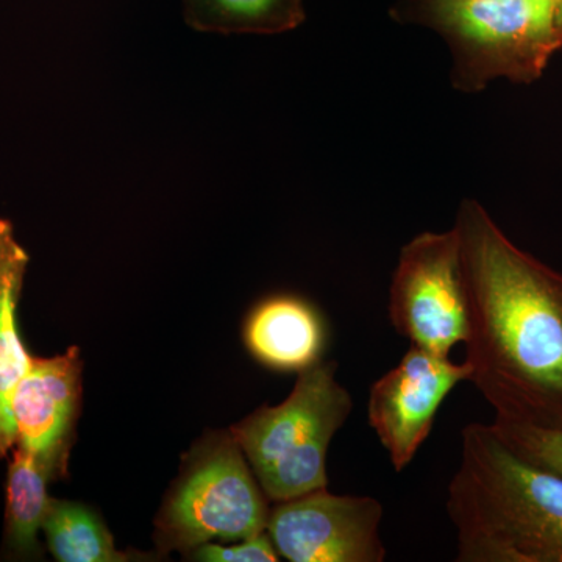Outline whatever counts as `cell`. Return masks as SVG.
Here are the masks:
<instances>
[{
    "instance_id": "cell-1",
    "label": "cell",
    "mask_w": 562,
    "mask_h": 562,
    "mask_svg": "<svg viewBox=\"0 0 562 562\" xmlns=\"http://www.w3.org/2000/svg\"><path fill=\"white\" fill-rule=\"evenodd\" d=\"M460 239L468 299L465 362L495 417L562 428V273L517 247L475 201Z\"/></svg>"
},
{
    "instance_id": "cell-2",
    "label": "cell",
    "mask_w": 562,
    "mask_h": 562,
    "mask_svg": "<svg viewBox=\"0 0 562 562\" xmlns=\"http://www.w3.org/2000/svg\"><path fill=\"white\" fill-rule=\"evenodd\" d=\"M446 508L457 562H562V476L514 453L491 424L461 431Z\"/></svg>"
},
{
    "instance_id": "cell-3",
    "label": "cell",
    "mask_w": 562,
    "mask_h": 562,
    "mask_svg": "<svg viewBox=\"0 0 562 562\" xmlns=\"http://www.w3.org/2000/svg\"><path fill=\"white\" fill-rule=\"evenodd\" d=\"M336 373L338 362L317 361L299 372L286 401L262 405L231 428L269 502L328 486V449L353 412Z\"/></svg>"
},
{
    "instance_id": "cell-4",
    "label": "cell",
    "mask_w": 562,
    "mask_h": 562,
    "mask_svg": "<svg viewBox=\"0 0 562 562\" xmlns=\"http://www.w3.org/2000/svg\"><path fill=\"white\" fill-rule=\"evenodd\" d=\"M269 513V498L231 430L213 431L183 458L155 520V541L165 553L183 554L214 539L243 541L266 531Z\"/></svg>"
},
{
    "instance_id": "cell-5",
    "label": "cell",
    "mask_w": 562,
    "mask_h": 562,
    "mask_svg": "<svg viewBox=\"0 0 562 562\" xmlns=\"http://www.w3.org/2000/svg\"><path fill=\"white\" fill-rule=\"evenodd\" d=\"M431 13L464 79L535 80L562 47V0H443Z\"/></svg>"
},
{
    "instance_id": "cell-6",
    "label": "cell",
    "mask_w": 562,
    "mask_h": 562,
    "mask_svg": "<svg viewBox=\"0 0 562 562\" xmlns=\"http://www.w3.org/2000/svg\"><path fill=\"white\" fill-rule=\"evenodd\" d=\"M387 314L395 331L422 350L450 357L468 338V299L460 239L449 232H425L398 255Z\"/></svg>"
},
{
    "instance_id": "cell-7",
    "label": "cell",
    "mask_w": 562,
    "mask_h": 562,
    "mask_svg": "<svg viewBox=\"0 0 562 562\" xmlns=\"http://www.w3.org/2000/svg\"><path fill=\"white\" fill-rule=\"evenodd\" d=\"M383 505L369 495L324 490L279 502L269 513V538L291 562H383Z\"/></svg>"
},
{
    "instance_id": "cell-8",
    "label": "cell",
    "mask_w": 562,
    "mask_h": 562,
    "mask_svg": "<svg viewBox=\"0 0 562 562\" xmlns=\"http://www.w3.org/2000/svg\"><path fill=\"white\" fill-rule=\"evenodd\" d=\"M471 380V366L412 346L402 361L372 383L368 420L395 472L405 471L435 425L442 402L461 382Z\"/></svg>"
},
{
    "instance_id": "cell-9",
    "label": "cell",
    "mask_w": 562,
    "mask_h": 562,
    "mask_svg": "<svg viewBox=\"0 0 562 562\" xmlns=\"http://www.w3.org/2000/svg\"><path fill=\"white\" fill-rule=\"evenodd\" d=\"M79 347L52 358L32 357L10 401L16 442L49 473L52 482L68 475V461L81 405Z\"/></svg>"
},
{
    "instance_id": "cell-10",
    "label": "cell",
    "mask_w": 562,
    "mask_h": 562,
    "mask_svg": "<svg viewBox=\"0 0 562 562\" xmlns=\"http://www.w3.org/2000/svg\"><path fill=\"white\" fill-rule=\"evenodd\" d=\"M244 342L266 368L299 373L322 360L327 328L312 303L297 295H273L251 310Z\"/></svg>"
},
{
    "instance_id": "cell-11",
    "label": "cell",
    "mask_w": 562,
    "mask_h": 562,
    "mask_svg": "<svg viewBox=\"0 0 562 562\" xmlns=\"http://www.w3.org/2000/svg\"><path fill=\"white\" fill-rule=\"evenodd\" d=\"M29 260L13 224L0 220V458L7 457L16 442L10 401L32 361L18 328V305Z\"/></svg>"
},
{
    "instance_id": "cell-12",
    "label": "cell",
    "mask_w": 562,
    "mask_h": 562,
    "mask_svg": "<svg viewBox=\"0 0 562 562\" xmlns=\"http://www.w3.org/2000/svg\"><path fill=\"white\" fill-rule=\"evenodd\" d=\"M49 473L31 453L13 447L9 479H7L5 549L20 560H41L43 549L38 532L50 497Z\"/></svg>"
},
{
    "instance_id": "cell-13",
    "label": "cell",
    "mask_w": 562,
    "mask_h": 562,
    "mask_svg": "<svg viewBox=\"0 0 562 562\" xmlns=\"http://www.w3.org/2000/svg\"><path fill=\"white\" fill-rule=\"evenodd\" d=\"M183 16L198 32L273 35L297 29L305 9L303 0H183Z\"/></svg>"
},
{
    "instance_id": "cell-14",
    "label": "cell",
    "mask_w": 562,
    "mask_h": 562,
    "mask_svg": "<svg viewBox=\"0 0 562 562\" xmlns=\"http://www.w3.org/2000/svg\"><path fill=\"white\" fill-rule=\"evenodd\" d=\"M43 531L55 560L61 562H124L128 554L114 547L105 524L88 506L50 498Z\"/></svg>"
},
{
    "instance_id": "cell-15",
    "label": "cell",
    "mask_w": 562,
    "mask_h": 562,
    "mask_svg": "<svg viewBox=\"0 0 562 562\" xmlns=\"http://www.w3.org/2000/svg\"><path fill=\"white\" fill-rule=\"evenodd\" d=\"M491 427L514 453L562 476V428L553 430L503 417H495Z\"/></svg>"
},
{
    "instance_id": "cell-16",
    "label": "cell",
    "mask_w": 562,
    "mask_h": 562,
    "mask_svg": "<svg viewBox=\"0 0 562 562\" xmlns=\"http://www.w3.org/2000/svg\"><path fill=\"white\" fill-rule=\"evenodd\" d=\"M187 554L192 561L203 562H276L280 560V554L273 547L268 531L236 541L233 546L202 543Z\"/></svg>"
},
{
    "instance_id": "cell-17",
    "label": "cell",
    "mask_w": 562,
    "mask_h": 562,
    "mask_svg": "<svg viewBox=\"0 0 562 562\" xmlns=\"http://www.w3.org/2000/svg\"><path fill=\"white\" fill-rule=\"evenodd\" d=\"M432 2H443V0H432Z\"/></svg>"
}]
</instances>
